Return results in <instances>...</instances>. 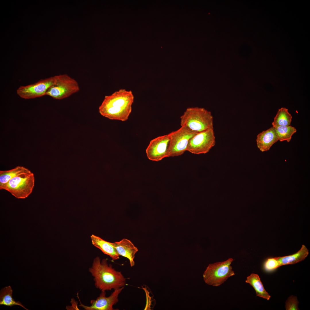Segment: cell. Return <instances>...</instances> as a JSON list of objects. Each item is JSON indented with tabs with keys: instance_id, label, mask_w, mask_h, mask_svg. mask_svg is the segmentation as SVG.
Masks as SVG:
<instances>
[{
	"instance_id": "obj_1",
	"label": "cell",
	"mask_w": 310,
	"mask_h": 310,
	"mask_svg": "<svg viewBox=\"0 0 310 310\" xmlns=\"http://www.w3.org/2000/svg\"><path fill=\"white\" fill-rule=\"evenodd\" d=\"M134 96L131 90L121 89L106 96L99 107L102 116L110 119L126 121L132 111Z\"/></svg>"
},
{
	"instance_id": "obj_2",
	"label": "cell",
	"mask_w": 310,
	"mask_h": 310,
	"mask_svg": "<svg viewBox=\"0 0 310 310\" xmlns=\"http://www.w3.org/2000/svg\"><path fill=\"white\" fill-rule=\"evenodd\" d=\"M88 270L93 277L95 287L101 291L118 289L126 285V279L121 272L115 270L105 259L101 261L99 257H96Z\"/></svg>"
},
{
	"instance_id": "obj_3",
	"label": "cell",
	"mask_w": 310,
	"mask_h": 310,
	"mask_svg": "<svg viewBox=\"0 0 310 310\" xmlns=\"http://www.w3.org/2000/svg\"><path fill=\"white\" fill-rule=\"evenodd\" d=\"M180 118L181 126H185L198 133L214 128L213 116L204 108H188Z\"/></svg>"
},
{
	"instance_id": "obj_4",
	"label": "cell",
	"mask_w": 310,
	"mask_h": 310,
	"mask_svg": "<svg viewBox=\"0 0 310 310\" xmlns=\"http://www.w3.org/2000/svg\"><path fill=\"white\" fill-rule=\"evenodd\" d=\"M34 174L31 171L20 174L0 187L18 199H24L32 193L34 185Z\"/></svg>"
},
{
	"instance_id": "obj_5",
	"label": "cell",
	"mask_w": 310,
	"mask_h": 310,
	"mask_svg": "<svg viewBox=\"0 0 310 310\" xmlns=\"http://www.w3.org/2000/svg\"><path fill=\"white\" fill-rule=\"evenodd\" d=\"M233 260L229 258L224 261L209 264L203 275L205 282L213 286H219L229 277L235 275L231 266Z\"/></svg>"
},
{
	"instance_id": "obj_6",
	"label": "cell",
	"mask_w": 310,
	"mask_h": 310,
	"mask_svg": "<svg viewBox=\"0 0 310 310\" xmlns=\"http://www.w3.org/2000/svg\"><path fill=\"white\" fill-rule=\"evenodd\" d=\"M54 84L48 89L46 95L61 100L78 92L80 89L77 82L66 74L55 76Z\"/></svg>"
},
{
	"instance_id": "obj_7",
	"label": "cell",
	"mask_w": 310,
	"mask_h": 310,
	"mask_svg": "<svg viewBox=\"0 0 310 310\" xmlns=\"http://www.w3.org/2000/svg\"><path fill=\"white\" fill-rule=\"evenodd\" d=\"M198 133L185 126H183L177 130L168 134L170 140L167 150V157L183 154L186 151L190 139Z\"/></svg>"
},
{
	"instance_id": "obj_8",
	"label": "cell",
	"mask_w": 310,
	"mask_h": 310,
	"mask_svg": "<svg viewBox=\"0 0 310 310\" xmlns=\"http://www.w3.org/2000/svg\"><path fill=\"white\" fill-rule=\"evenodd\" d=\"M216 144L214 128L198 133L189 140L186 151L194 154L208 152Z\"/></svg>"
},
{
	"instance_id": "obj_9",
	"label": "cell",
	"mask_w": 310,
	"mask_h": 310,
	"mask_svg": "<svg viewBox=\"0 0 310 310\" xmlns=\"http://www.w3.org/2000/svg\"><path fill=\"white\" fill-rule=\"evenodd\" d=\"M55 76L41 79L32 84L20 86L17 94L24 99H30L46 95L47 90L55 82Z\"/></svg>"
},
{
	"instance_id": "obj_10",
	"label": "cell",
	"mask_w": 310,
	"mask_h": 310,
	"mask_svg": "<svg viewBox=\"0 0 310 310\" xmlns=\"http://www.w3.org/2000/svg\"><path fill=\"white\" fill-rule=\"evenodd\" d=\"M169 140L168 134L159 136L151 140L146 151L148 159L158 162L167 157Z\"/></svg>"
},
{
	"instance_id": "obj_11",
	"label": "cell",
	"mask_w": 310,
	"mask_h": 310,
	"mask_svg": "<svg viewBox=\"0 0 310 310\" xmlns=\"http://www.w3.org/2000/svg\"><path fill=\"white\" fill-rule=\"evenodd\" d=\"M123 287L114 290L110 296L106 297V291H101L95 300H91V305L87 306L80 303L79 306L86 310H113V306L118 302L119 294L124 288Z\"/></svg>"
},
{
	"instance_id": "obj_12",
	"label": "cell",
	"mask_w": 310,
	"mask_h": 310,
	"mask_svg": "<svg viewBox=\"0 0 310 310\" xmlns=\"http://www.w3.org/2000/svg\"><path fill=\"white\" fill-rule=\"evenodd\" d=\"M113 245L119 255L127 258L130 266H134L135 255L138 249L133 243L130 240L124 238L119 241L113 243Z\"/></svg>"
},
{
	"instance_id": "obj_13",
	"label": "cell",
	"mask_w": 310,
	"mask_h": 310,
	"mask_svg": "<svg viewBox=\"0 0 310 310\" xmlns=\"http://www.w3.org/2000/svg\"><path fill=\"white\" fill-rule=\"evenodd\" d=\"M278 140L273 126L258 134L256 139L257 147L262 152L269 150L272 145Z\"/></svg>"
},
{
	"instance_id": "obj_14",
	"label": "cell",
	"mask_w": 310,
	"mask_h": 310,
	"mask_svg": "<svg viewBox=\"0 0 310 310\" xmlns=\"http://www.w3.org/2000/svg\"><path fill=\"white\" fill-rule=\"evenodd\" d=\"M91 238L93 245L100 249L104 254L109 255L113 260L119 258V256L114 247L113 243L106 241L94 235L91 236Z\"/></svg>"
},
{
	"instance_id": "obj_15",
	"label": "cell",
	"mask_w": 310,
	"mask_h": 310,
	"mask_svg": "<svg viewBox=\"0 0 310 310\" xmlns=\"http://www.w3.org/2000/svg\"><path fill=\"white\" fill-rule=\"evenodd\" d=\"M309 253V250L305 245H303L301 249L293 254L275 258L280 267L283 265L294 264L303 261L307 257Z\"/></svg>"
},
{
	"instance_id": "obj_16",
	"label": "cell",
	"mask_w": 310,
	"mask_h": 310,
	"mask_svg": "<svg viewBox=\"0 0 310 310\" xmlns=\"http://www.w3.org/2000/svg\"><path fill=\"white\" fill-rule=\"evenodd\" d=\"M245 282L249 283L255 290L256 295L268 300L270 296L265 289L259 277L257 274L252 273L248 276Z\"/></svg>"
},
{
	"instance_id": "obj_17",
	"label": "cell",
	"mask_w": 310,
	"mask_h": 310,
	"mask_svg": "<svg viewBox=\"0 0 310 310\" xmlns=\"http://www.w3.org/2000/svg\"><path fill=\"white\" fill-rule=\"evenodd\" d=\"M13 290L10 286L2 289L0 292V305L11 307L19 305L24 309L28 310L19 301H16L12 297Z\"/></svg>"
},
{
	"instance_id": "obj_18",
	"label": "cell",
	"mask_w": 310,
	"mask_h": 310,
	"mask_svg": "<svg viewBox=\"0 0 310 310\" xmlns=\"http://www.w3.org/2000/svg\"><path fill=\"white\" fill-rule=\"evenodd\" d=\"M28 168L23 166H18L8 170L0 171V187L7 183L14 177L22 173L30 172Z\"/></svg>"
},
{
	"instance_id": "obj_19",
	"label": "cell",
	"mask_w": 310,
	"mask_h": 310,
	"mask_svg": "<svg viewBox=\"0 0 310 310\" xmlns=\"http://www.w3.org/2000/svg\"><path fill=\"white\" fill-rule=\"evenodd\" d=\"M292 118V116L288 111V109L282 107L278 109L272 125L273 126L290 125Z\"/></svg>"
},
{
	"instance_id": "obj_20",
	"label": "cell",
	"mask_w": 310,
	"mask_h": 310,
	"mask_svg": "<svg viewBox=\"0 0 310 310\" xmlns=\"http://www.w3.org/2000/svg\"><path fill=\"white\" fill-rule=\"evenodd\" d=\"M275 130L278 140L282 142L286 141L289 142L293 135L297 131L294 127L289 126H273Z\"/></svg>"
},
{
	"instance_id": "obj_21",
	"label": "cell",
	"mask_w": 310,
	"mask_h": 310,
	"mask_svg": "<svg viewBox=\"0 0 310 310\" xmlns=\"http://www.w3.org/2000/svg\"><path fill=\"white\" fill-rule=\"evenodd\" d=\"M299 302L297 297L293 295L290 296L286 302L285 308L286 310H298Z\"/></svg>"
},
{
	"instance_id": "obj_22",
	"label": "cell",
	"mask_w": 310,
	"mask_h": 310,
	"mask_svg": "<svg viewBox=\"0 0 310 310\" xmlns=\"http://www.w3.org/2000/svg\"><path fill=\"white\" fill-rule=\"evenodd\" d=\"M264 268L267 271H270L279 267L278 262L275 257L267 259L264 264Z\"/></svg>"
},
{
	"instance_id": "obj_23",
	"label": "cell",
	"mask_w": 310,
	"mask_h": 310,
	"mask_svg": "<svg viewBox=\"0 0 310 310\" xmlns=\"http://www.w3.org/2000/svg\"><path fill=\"white\" fill-rule=\"evenodd\" d=\"M146 292L147 298V304L146 309H150V305L152 302L151 297H150L149 292L148 291L146 290Z\"/></svg>"
}]
</instances>
